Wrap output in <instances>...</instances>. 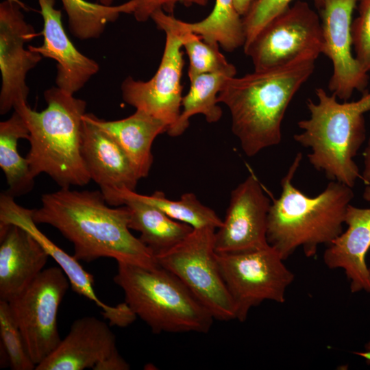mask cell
<instances>
[{
  "mask_svg": "<svg viewBox=\"0 0 370 370\" xmlns=\"http://www.w3.org/2000/svg\"><path fill=\"white\" fill-rule=\"evenodd\" d=\"M116 203L117 206L128 207L130 230L140 234V240L155 256L178 244L193 230L190 225L172 219L158 208L135 197L131 190H121Z\"/></svg>",
  "mask_w": 370,
  "mask_h": 370,
  "instance_id": "7402d4cb",
  "label": "cell"
},
{
  "mask_svg": "<svg viewBox=\"0 0 370 370\" xmlns=\"http://www.w3.org/2000/svg\"><path fill=\"white\" fill-rule=\"evenodd\" d=\"M113 280L123 290L125 301L153 333L210 330L212 314L169 271L117 262Z\"/></svg>",
  "mask_w": 370,
  "mask_h": 370,
  "instance_id": "8992f818",
  "label": "cell"
},
{
  "mask_svg": "<svg viewBox=\"0 0 370 370\" xmlns=\"http://www.w3.org/2000/svg\"><path fill=\"white\" fill-rule=\"evenodd\" d=\"M0 336L12 369H35L36 365L28 354L23 337L12 315L9 304L2 299H0Z\"/></svg>",
  "mask_w": 370,
  "mask_h": 370,
  "instance_id": "f1b7e54d",
  "label": "cell"
},
{
  "mask_svg": "<svg viewBox=\"0 0 370 370\" xmlns=\"http://www.w3.org/2000/svg\"><path fill=\"white\" fill-rule=\"evenodd\" d=\"M345 223L347 228L325 249V264L331 269H341L350 282L352 293L370 294V273L365 258L370 248V208L349 204Z\"/></svg>",
  "mask_w": 370,
  "mask_h": 370,
  "instance_id": "ffe728a7",
  "label": "cell"
},
{
  "mask_svg": "<svg viewBox=\"0 0 370 370\" xmlns=\"http://www.w3.org/2000/svg\"><path fill=\"white\" fill-rule=\"evenodd\" d=\"M114 0H99V3L111 5ZM136 7L132 14L138 22H145L151 18L153 13L158 10L173 14L177 4L186 7L192 5L206 6L208 0H134Z\"/></svg>",
  "mask_w": 370,
  "mask_h": 370,
  "instance_id": "1f68e13d",
  "label": "cell"
},
{
  "mask_svg": "<svg viewBox=\"0 0 370 370\" xmlns=\"http://www.w3.org/2000/svg\"><path fill=\"white\" fill-rule=\"evenodd\" d=\"M271 204L258 180L249 175L231 193L225 217L215 232L216 252L247 251L269 245L267 229Z\"/></svg>",
  "mask_w": 370,
  "mask_h": 370,
  "instance_id": "4fadbf2b",
  "label": "cell"
},
{
  "mask_svg": "<svg viewBox=\"0 0 370 370\" xmlns=\"http://www.w3.org/2000/svg\"><path fill=\"white\" fill-rule=\"evenodd\" d=\"M358 16L352 22L355 58L362 69L370 71V0H358Z\"/></svg>",
  "mask_w": 370,
  "mask_h": 370,
  "instance_id": "4dcf8cb0",
  "label": "cell"
},
{
  "mask_svg": "<svg viewBox=\"0 0 370 370\" xmlns=\"http://www.w3.org/2000/svg\"><path fill=\"white\" fill-rule=\"evenodd\" d=\"M71 34L84 40L99 38L107 25L116 21L121 14H132L134 0L117 5H106L86 0H61Z\"/></svg>",
  "mask_w": 370,
  "mask_h": 370,
  "instance_id": "484cf974",
  "label": "cell"
},
{
  "mask_svg": "<svg viewBox=\"0 0 370 370\" xmlns=\"http://www.w3.org/2000/svg\"><path fill=\"white\" fill-rule=\"evenodd\" d=\"M369 273H370V267L369 268Z\"/></svg>",
  "mask_w": 370,
  "mask_h": 370,
  "instance_id": "f35d334b",
  "label": "cell"
},
{
  "mask_svg": "<svg viewBox=\"0 0 370 370\" xmlns=\"http://www.w3.org/2000/svg\"><path fill=\"white\" fill-rule=\"evenodd\" d=\"M29 138V130L15 110L7 120L0 123V166L5 174L8 189L5 193L16 197L29 193L34 177L29 162L18 151V141Z\"/></svg>",
  "mask_w": 370,
  "mask_h": 370,
  "instance_id": "d4e9b609",
  "label": "cell"
},
{
  "mask_svg": "<svg viewBox=\"0 0 370 370\" xmlns=\"http://www.w3.org/2000/svg\"><path fill=\"white\" fill-rule=\"evenodd\" d=\"M171 18L179 29L196 34L207 43L221 46L227 52L245 45L243 17L237 12L234 0H215L211 12L197 22L183 21L173 14Z\"/></svg>",
  "mask_w": 370,
  "mask_h": 370,
  "instance_id": "cb8c5ba5",
  "label": "cell"
},
{
  "mask_svg": "<svg viewBox=\"0 0 370 370\" xmlns=\"http://www.w3.org/2000/svg\"><path fill=\"white\" fill-rule=\"evenodd\" d=\"M363 198L368 201H370V186H367L363 193Z\"/></svg>",
  "mask_w": 370,
  "mask_h": 370,
  "instance_id": "8d00e7d4",
  "label": "cell"
},
{
  "mask_svg": "<svg viewBox=\"0 0 370 370\" xmlns=\"http://www.w3.org/2000/svg\"><path fill=\"white\" fill-rule=\"evenodd\" d=\"M256 0H234V6L238 14L244 16Z\"/></svg>",
  "mask_w": 370,
  "mask_h": 370,
  "instance_id": "e575fe53",
  "label": "cell"
},
{
  "mask_svg": "<svg viewBox=\"0 0 370 370\" xmlns=\"http://www.w3.org/2000/svg\"><path fill=\"white\" fill-rule=\"evenodd\" d=\"M44 98L47 106L40 112L27 103L14 108L29 130L31 173L48 175L60 188L85 186L91 180L82 153L86 102L56 86L45 90Z\"/></svg>",
  "mask_w": 370,
  "mask_h": 370,
  "instance_id": "277c9868",
  "label": "cell"
},
{
  "mask_svg": "<svg viewBox=\"0 0 370 370\" xmlns=\"http://www.w3.org/2000/svg\"><path fill=\"white\" fill-rule=\"evenodd\" d=\"M8 1L18 4L23 8V10H26V11L29 10V8L25 5V3L22 2L21 0H8Z\"/></svg>",
  "mask_w": 370,
  "mask_h": 370,
  "instance_id": "74e56055",
  "label": "cell"
},
{
  "mask_svg": "<svg viewBox=\"0 0 370 370\" xmlns=\"http://www.w3.org/2000/svg\"><path fill=\"white\" fill-rule=\"evenodd\" d=\"M69 286L66 275L59 266L49 267L8 301L36 367L55 350L62 340L58 314Z\"/></svg>",
  "mask_w": 370,
  "mask_h": 370,
  "instance_id": "9c48e42d",
  "label": "cell"
},
{
  "mask_svg": "<svg viewBox=\"0 0 370 370\" xmlns=\"http://www.w3.org/2000/svg\"><path fill=\"white\" fill-rule=\"evenodd\" d=\"M358 0H323L321 10L322 51L332 62L328 88L341 100H349L355 90L363 92L369 83L352 51V16Z\"/></svg>",
  "mask_w": 370,
  "mask_h": 370,
  "instance_id": "5bb4252c",
  "label": "cell"
},
{
  "mask_svg": "<svg viewBox=\"0 0 370 370\" xmlns=\"http://www.w3.org/2000/svg\"><path fill=\"white\" fill-rule=\"evenodd\" d=\"M43 19L41 34L43 42L40 46L27 48L42 58L56 62V87L74 95L95 75L98 63L77 49L67 36L62 22V12L55 8L56 0H37Z\"/></svg>",
  "mask_w": 370,
  "mask_h": 370,
  "instance_id": "2e32d148",
  "label": "cell"
},
{
  "mask_svg": "<svg viewBox=\"0 0 370 370\" xmlns=\"http://www.w3.org/2000/svg\"><path fill=\"white\" fill-rule=\"evenodd\" d=\"M17 3H0V114H5L18 103H27L28 72L42 60L38 53L25 49V44L38 34L27 22Z\"/></svg>",
  "mask_w": 370,
  "mask_h": 370,
  "instance_id": "7c38bea8",
  "label": "cell"
},
{
  "mask_svg": "<svg viewBox=\"0 0 370 370\" xmlns=\"http://www.w3.org/2000/svg\"><path fill=\"white\" fill-rule=\"evenodd\" d=\"M32 218L57 229L73 244L78 260L110 258L146 268L159 266L152 251L130 232L128 207L108 206L100 190L60 188L44 194Z\"/></svg>",
  "mask_w": 370,
  "mask_h": 370,
  "instance_id": "6da1fadb",
  "label": "cell"
},
{
  "mask_svg": "<svg viewBox=\"0 0 370 370\" xmlns=\"http://www.w3.org/2000/svg\"><path fill=\"white\" fill-rule=\"evenodd\" d=\"M171 16L172 14H169L170 21L180 34L182 48L189 60V79L203 73L223 71L233 65L220 52L219 46L207 43L196 34L179 29L173 23Z\"/></svg>",
  "mask_w": 370,
  "mask_h": 370,
  "instance_id": "83f0119b",
  "label": "cell"
},
{
  "mask_svg": "<svg viewBox=\"0 0 370 370\" xmlns=\"http://www.w3.org/2000/svg\"><path fill=\"white\" fill-rule=\"evenodd\" d=\"M301 160L302 153H297L268 214L267 242L284 260L299 247L306 257H312L320 245L331 243L343 232L347 208L354 198L352 188L337 181H330L314 197L305 195L292 182Z\"/></svg>",
  "mask_w": 370,
  "mask_h": 370,
  "instance_id": "3957f363",
  "label": "cell"
},
{
  "mask_svg": "<svg viewBox=\"0 0 370 370\" xmlns=\"http://www.w3.org/2000/svg\"><path fill=\"white\" fill-rule=\"evenodd\" d=\"M315 94L318 101L308 99L310 116L297 123L302 132L293 138L310 149L308 159L316 170L353 188L360 178L354 158L366 139L365 114L370 113V92L357 101L341 103L323 88H317Z\"/></svg>",
  "mask_w": 370,
  "mask_h": 370,
  "instance_id": "5b68a950",
  "label": "cell"
},
{
  "mask_svg": "<svg viewBox=\"0 0 370 370\" xmlns=\"http://www.w3.org/2000/svg\"><path fill=\"white\" fill-rule=\"evenodd\" d=\"M132 194L158 208L172 219L193 228L212 227L217 230L222 224L223 220L215 211L201 203L194 193H186L178 200L168 199L159 190L150 195L139 194L135 190H132Z\"/></svg>",
  "mask_w": 370,
  "mask_h": 370,
  "instance_id": "4316f807",
  "label": "cell"
},
{
  "mask_svg": "<svg viewBox=\"0 0 370 370\" xmlns=\"http://www.w3.org/2000/svg\"><path fill=\"white\" fill-rule=\"evenodd\" d=\"M356 354L363 358L366 360V362L370 365V341L365 345L363 352H356Z\"/></svg>",
  "mask_w": 370,
  "mask_h": 370,
  "instance_id": "d590c367",
  "label": "cell"
},
{
  "mask_svg": "<svg viewBox=\"0 0 370 370\" xmlns=\"http://www.w3.org/2000/svg\"><path fill=\"white\" fill-rule=\"evenodd\" d=\"M33 209L23 207L14 197L3 192L0 195V223L17 225L27 230L44 248L66 275L73 291L94 302L110 325L127 327L137 318L124 301L115 306L103 302L94 289L93 276L87 272L74 256H70L43 234L32 218Z\"/></svg>",
  "mask_w": 370,
  "mask_h": 370,
  "instance_id": "9a60e30c",
  "label": "cell"
},
{
  "mask_svg": "<svg viewBox=\"0 0 370 370\" xmlns=\"http://www.w3.org/2000/svg\"><path fill=\"white\" fill-rule=\"evenodd\" d=\"M94 370H128L129 364L119 354L117 349L110 356L98 362L92 369Z\"/></svg>",
  "mask_w": 370,
  "mask_h": 370,
  "instance_id": "d6a6232c",
  "label": "cell"
},
{
  "mask_svg": "<svg viewBox=\"0 0 370 370\" xmlns=\"http://www.w3.org/2000/svg\"><path fill=\"white\" fill-rule=\"evenodd\" d=\"M232 65L227 69L197 75L190 79V88L183 97L182 111L177 123L166 132L171 137L181 136L189 126L190 119L202 114L209 123H217L223 114L218 95L226 81L236 76Z\"/></svg>",
  "mask_w": 370,
  "mask_h": 370,
  "instance_id": "603a6c76",
  "label": "cell"
},
{
  "mask_svg": "<svg viewBox=\"0 0 370 370\" xmlns=\"http://www.w3.org/2000/svg\"><path fill=\"white\" fill-rule=\"evenodd\" d=\"M84 116L121 147L140 179L149 175L153 160L152 145L158 135L167 132L165 122L140 110L116 121L101 119L92 113H85Z\"/></svg>",
  "mask_w": 370,
  "mask_h": 370,
  "instance_id": "44dd1931",
  "label": "cell"
},
{
  "mask_svg": "<svg viewBox=\"0 0 370 370\" xmlns=\"http://www.w3.org/2000/svg\"><path fill=\"white\" fill-rule=\"evenodd\" d=\"M319 56L307 52L286 64L226 81L218 101L228 108L232 131L246 156H254L280 143L288 106L312 74Z\"/></svg>",
  "mask_w": 370,
  "mask_h": 370,
  "instance_id": "7a4b0ae2",
  "label": "cell"
},
{
  "mask_svg": "<svg viewBox=\"0 0 370 370\" xmlns=\"http://www.w3.org/2000/svg\"><path fill=\"white\" fill-rule=\"evenodd\" d=\"M321 20L306 1H297L269 22L245 47L254 70L286 64L307 52L322 51Z\"/></svg>",
  "mask_w": 370,
  "mask_h": 370,
  "instance_id": "8fae6325",
  "label": "cell"
},
{
  "mask_svg": "<svg viewBox=\"0 0 370 370\" xmlns=\"http://www.w3.org/2000/svg\"><path fill=\"white\" fill-rule=\"evenodd\" d=\"M364 169L360 178L367 184H370V136L363 152Z\"/></svg>",
  "mask_w": 370,
  "mask_h": 370,
  "instance_id": "836d02e7",
  "label": "cell"
},
{
  "mask_svg": "<svg viewBox=\"0 0 370 370\" xmlns=\"http://www.w3.org/2000/svg\"><path fill=\"white\" fill-rule=\"evenodd\" d=\"M151 19L166 35L160 65L149 80H136L127 76L121 83V95L126 103L163 121L170 129L177 123L182 111V42L167 13L158 10Z\"/></svg>",
  "mask_w": 370,
  "mask_h": 370,
  "instance_id": "30bf717a",
  "label": "cell"
},
{
  "mask_svg": "<svg viewBox=\"0 0 370 370\" xmlns=\"http://www.w3.org/2000/svg\"><path fill=\"white\" fill-rule=\"evenodd\" d=\"M217 259L238 321H245L251 308L264 301L285 302L294 274L271 245L247 251L217 253Z\"/></svg>",
  "mask_w": 370,
  "mask_h": 370,
  "instance_id": "ba28073f",
  "label": "cell"
},
{
  "mask_svg": "<svg viewBox=\"0 0 370 370\" xmlns=\"http://www.w3.org/2000/svg\"><path fill=\"white\" fill-rule=\"evenodd\" d=\"M216 229L193 228L178 244L156 256L158 265L177 277L219 321L236 319L235 309L223 280L214 248Z\"/></svg>",
  "mask_w": 370,
  "mask_h": 370,
  "instance_id": "52a82bcc",
  "label": "cell"
},
{
  "mask_svg": "<svg viewBox=\"0 0 370 370\" xmlns=\"http://www.w3.org/2000/svg\"><path fill=\"white\" fill-rule=\"evenodd\" d=\"M294 0H256L243 16L245 34L243 48L247 46L257 34L273 19L282 13ZM315 5L321 9L323 0H312Z\"/></svg>",
  "mask_w": 370,
  "mask_h": 370,
  "instance_id": "f546056e",
  "label": "cell"
},
{
  "mask_svg": "<svg viewBox=\"0 0 370 370\" xmlns=\"http://www.w3.org/2000/svg\"><path fill=\"white\" fill-rule=\"evenodd\" d=\"M84 114L82 145L84 164L106 203L117 206L118 193L124 188L135 190L140 177L121 147Z\"/></svg>",
  "mask_w": 370,
  "mask_h": 370,
  "instance_id": "e0dca14e",
  "label": "cell"
},
{
  "mask_svg": "<svg viewBox=\"0 0 370 370\" xmlns=\"http://www.w3.org/2000/svg\"><path fill=\"white\" fill-rule=\"evenodd\" d=\"M110 324L92 316L76 319L67 335L36 370L93 369L116 349Z\"/></svg>",
  "mask_w": 370,
  "mask_h": 370,
  "instance_id": "ac0fdd59",
  "label": "cell"
},
{
  "mask_svg": "<svg viewBox=\"0 0 370 370\" xmlns=\"http://www.w3.org/2000/svg\"><path fill=\"white\" fill-rule=\"evenodd\" d=\"M49 254L25 229L0 223V299L9 301L45 269Z\"/></svg>",
  "mask_w": 370,
  "mask_h": 370,
  "instance_id": "d6986e66",
  "label": "cell"
}]
</instances>
